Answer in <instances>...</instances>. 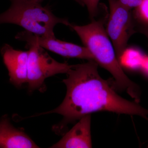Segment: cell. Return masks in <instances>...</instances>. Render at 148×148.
Returning <instances> with one entry per match:
<instances>
[{"mask_svg": "<svg viewBox=\"0 0 148 148\" xmlns=\"http://www.w3.org/2000/svg\"><path fill=\"white\" fill-rule=\"evenodd\" d=\"M98 66L94 60L72 65L66 73L67 77L63 80L67 88L64 101L54 110L40 114L63 116L61 121L52 127L56 134L64 135L68 125L100 111L139 116L148 121V109L118 95L109 82L100 75Z\"/></svg>", "mask_w": 148, "mask_h": 148, "instance_id": "6da1fadb", "label": "cell"}, {"mask_svg": "<svg viewBox=\"0 0 148 148\" xmlns=\"http://www.w3.org/2000/svg\"><path fill=\"white\" fill-rule=\"evenodd\" d=\"M71 28L90 51L94 61L112 75L114 86L125 91L135 102L140 103L141 88L125 73L103 22L93 20L83 26L72 24Z\"/></svg>", "mask_w": 148, "mask_h": 148, "instance_id": "7a4b0ae2", "label": "cell"}, {"mask_svg": "<svg viewBox=\"0 0 148 148\" xmlns=\"http://www.w3.org/2000/svg\"><path fill=\"white\" fill-rule=\"evenodd\" d=\"M10 8L0 14V24L18 25L34 34L41 36L54 37L53 29L61 24L71 27L66 18L54 15L50 9L32 0H11Z\"/></svg>", "mask_w": 148, "mask_h": 148, "instance_id": "3957f363", "label": "cell"}, {"mask_svg": "<svg viewBox=\"0 0 148 148\" xmlns=\"http://www.w3.org/2000/svg\"><path fill=\"white\" fill-rule=\"evenodd\" d=\"M29 48L28 90L43 91L45 81L59 74L67 73L72 65L60 63L52 58L43 48L35 43L27 44Z\"/></svg>", "mask_w": 148, "mask_h": 148, "instance_id": "277c9868", "label": "cell"}, {"mask_svg": "<svg viewBox=\"0 0 148 148\" xmlns=\"http://www.w3.org/2000/svg\"><path fill=\"white\" fill-rule=\"evenodd\" d=\"M108 1L110 14L106 30L119 60L126 50L130 38L135 33V24L131 10L122 5L119 0Z\"/></svg>", "mask_w": 148, "mask_h": 148, "instance_id": "5b68a950", "label": "cell"}, {"mask_svg": "<svg viewBox=\"0 0 148 148\" xmlns=\"http://www.w3.org/2000/svg\"><path fill=\"white\" fill-rule=\"evenodd\" d=\"M16 38L27 44L36 43L45 49L66 58L94 60L92 54L86 47L57 39L55 36H41L24 31L18 33Z\"/></svg>", "mask_w": 148, "mask_h": 148, "instance_id": "8992f818", "label": "cell"}, {"mask_svg": "<svg viewBox=\"0 0 148 148\" xmlns=\"http://www.w3.org/2000/svg\"><path fill=\"white\" fill-rule=\"evenodd\" d=\"M4 64L8 70L10 82L20 88L27 82L29 51L17 50L9 45L1 49Z\"/></svg>", "mask_w": 148, "mask_h": 148, "instance_id": "52a82bcc", "label": "cell"}, {"mask_svg": "<svg viewBox=\"0 0 148 148\" xmlns=\"http://www.w3.org/2000/svg\"><path fill=\"white\" fill-rule=\"evenodd\" d=\"M91 118V114L83 116L71 129L63 135L61 140L50 148H92Z\"/></svg>", "mask_w": 148, "mask_h": 148, "instance_id": "ba28073f", "label": "cell"}, {"mask_svg": "<svg viewBox=\"0 0 148 148\" xmlns=\"http://www.w3.org/2000/svg\"><path fill=\"white\" fill-rule=\"evenodd\" d=\"M0 148H38V146L23 130L11 123L7 115L0 120Z\"/></svg>", "mask_w": 148, "mask_h": 148, "instance_id": "9c48e42d", "label": "cell"}, {"mask_svg": "<svg viewBox=\"0 0 148 148\" xmlns=\"http://www.w3.org/2000/svg\"><path fill=\"white\" fill-rule=\"evenodd\" d=\"M144 57L139 51L131 49L125 51L119 61L121 66L131 69H136L140 68Z\"/></svg>", "mask_w": 148, "mask_h": 148, "instance_id": "30bf717a", "label": "cell"}, {"mask_svg": "<svg viewBox=\"0 0 148 148\" xmlns=\"http://www.w3.org/2000/svg\"><path fill=\"white\" fill-rule=\"evenodd\" d=\"M135 9V18L144 26H148V0H143Z\"/></svg>", "mask_w": 148, "mask_h": 148, "instance_id": "8fae6325", "label": "cell"}, {"mask_svg": "<svg viewBox=\"0 0 148 148\" xmlns=\"http://www.w3.org/2000/svg\"><path fill=\"white\" fill-rule=\"evenodd\" d=\"M80 5H85L87 8L89 15L93 18L98 12V5L100 0H79Z\"/></svg>", "mask_w": 148, "mask_h": 148, "instance_id": "7c38bea8", "label": "cell"}, {"mask_svg": "<svg viewBox=\"0 0 148 148\" xmlns=\"http://www.w3.org/2000/svg\"><path fill=\"white\" fill-rule=\"evenodd\" d=\"M143 0H119L120 3L129 9L136 8L140 5Z\"/></svg>", "mask_w": 148, "mask_h": 148, "instance_id": "4fadbf2b", "label": "cell"}, {"mask_svg": "<svg viewBox=\"0 0 148 148\" xmlns=\"http://www.w3.org/2000/svg\"><path fill=\"white\" fill-rule=\"evenodd\" d=\"M140 68L145 73L148 75V56H144Z\"/></svg>", "mask_w": 148, "mask_h": 148, "instance_id": "5bb4252c", "label": "cell"}, {"mask_svg": "<svg viewBox=\"0 0 148 148\" xmlns=\"http://www.w3.org/2000/svg\"><path fill=\"white\" fill-rule=\"evenodd\" d=\"M139 31L140 33L145 35L148 39V26L143 25L139 28Z\"/></svg>", "mask_w": 148, "mask_h": 148, "instance_id": "9a60e30c", "label": "cell"}, {"mask_svg": "<svg viewBox=\"0 0 148 148\" xmlns=\"http://www.w3.org/2000/svg\"><path fill=\"white\" fill-rule=\"evenodd\" d=\"M32 1H34L36 2H37L40 3L43 0H32ZM74 1H75L76 2H77L80 4V2L79 0H74Z\"/></svg>", "mask_w": 148, "mask_h": 148, "instance_id": "2e32d148", "label": "cell"}]
</instances>
